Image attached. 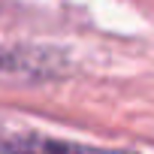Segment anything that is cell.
I'll return each mask as SVG.
<instances>
[{
  "label": "cell",
  "mask_w": 154,
  "mask_h": 154,
  "mask_svg": "<svg viewBox=\"0 0 154 154\" xmlns=\"http://www.w3.org/2000/svg\"><path fill=\"white\" fill-rule=\"evenodd\" d=\"M60 54L48 57L42 48H9L0 45V75H21V79H54L60 75Z\"/></svg>",
  "instance_id": "6da1fadb"
},
{
  "label": "cell",
  "mask_w": 154,
  "mask_h": 154,
  "mask_svg": "<svg viewBox=\"0 0 154 154\" xmlns=\"http://www.w3.org/2000/svg\"><path fill=\"white\" fill-rule=\"evenodd\" d=\"M0 148L27 151V148H82V145H72L66 139H51V136H12V139H0Z\"/></svg>",
  "instance_id": "7a4b0ae2"
}]
</instances>
